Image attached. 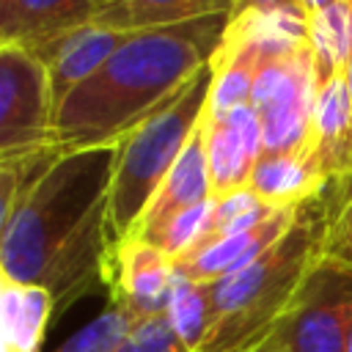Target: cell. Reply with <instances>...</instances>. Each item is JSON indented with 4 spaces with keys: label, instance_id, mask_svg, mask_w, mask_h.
Segmentation results:
<instances>
[{
    "label": "cell",
    "instance_id": "obj_1",
    "mask_svg": "<svg viewBox=\"0 0 352 352\" xmlns=\"http://www.w3.org/2000/svg\"><path fill=\"white\" fill-rule=\"evenodd\" d=\"M118 146L60 148L0 160V278L44 286L55 311L104 278L110 184Z\"/></svg>",
    "mask_w": 352,
    "mask_h": 352
},
{
    "label": "cell",
    "instance_id": "obj_2",
    "mask_svg": "<svg viewBox=\"0 0 352 352\" xmlns=\"http://www.w3.org/2000/svg\"><path fill=\"white\" fill-rule=\"evenodd\" d=\"M226 25L228 14H212L126 33L104 66L58 104L52 143L60 148L121 143L212 63Z\"/></svg>",
    "mask_w": 352,
    "mask_h": 352
},
{
    "label": "cell",
    "instance_id": "obj_3",
    "mask_svg": "<svg viewBox=\"0 0 352 352\" xmlns=\"http://www.w3.org/2000/svg\"><path fill=\"white\" fill-rule=\"evenodd\" d=\"M305 204L294 226L253 264L209 283L214 322L201 352H245L272 336L294 292L322 253L330 217Z\"/></svg>",
    "mask_w": 352,
    "mask_h": 352
},
{
    "label": "cell",
    "instance_id": "obj_4",
    "mask_svg": "<svg viewBox=\"0 0 352 352\" xmlns=\"http://www.w3.org/2000/svg\"><path fill=\"white\" fill-rule=\"evenodd\" d=\"M212 77L214 72L209 63L121 140L107 206L113 245L132 234L151 195L165 182L192 132L198 129L206 113Z\"/></svg>",
    "mask_w": 352,
    "mask_h": 352
},
{
    "label": "cell",
    "instance_id": "obj_5",
    "mask_svg": "<svg viewBox=\"0 0 352 352\" xmlns=\"http://www.w3.org/2000/svg\"><path fill=\"white\" fill-rule=\"evenodd\" d=\"M352 308V264L319 253L294 292L272 338L286 352H344Z\"/></svg>",
    "mask_w": 352,
    "mask_h": 352
},
{
    "label": "cell",
    "instance_id": "obj_6",
    "mask_svg": "<svg viewBox=\"0 0 352 352\" xmlns=\"http://www.w3.org/2000/svg\"><path fill=\"white\" fill-rule=\"evenodd\" d=\"M55 104L47 66L16 44H0V160L52 146Z\"/></svg>",
    "mask_w": 352,
    "mask_h": 352
},
{
    "label": "cell",
    "instance_id": "obj_7",
    "mask_svg": "<svg viewBox=\"0 0 352 352\" xmlns=\"http://www.w3.org/2000/svg\"><path fill=\"white\" fill-rule=\"evenodd\" d=\"M173 275L170 256L146 239L126 236L110 248L102 286L110 294V305L121 308L138 324L168 311Z\"/></svg>",
    "mask_w": 352,
    "mask_h": 352
},
{
    "label": "cell",
    "instance_id": "obj_8",
    "mask_svg": "<svg viewBox=\"0 0 352 352\" xmlns=\"http://www.w3.org/2000/svg\"><path fill=\"white\" fill-rule=\"evenodd\" d=\"M204 129L212 198L248 187L250 173L264 151L258 110L253 104H242L217 121H209L204 116Z\"/></svg>",
    "mask_w": 352,
    "mask_h": 352
},
{
    "label": "cell",
    "instance_id": "obj_9",
    "mask_svg": "<svg viewBox=\"0 0 352 352\" xmlns=\"http://www.w3.org/2000/svg\"><path fill=\"white\" fill-rule=\"evenodd\" d=\"M300 209H275L256 228L214 239V242H209V245L176 258L173 270L182 272L190 280H198V283H214L220 278H228V275L245 270L248 264H253L261 253H267L294 226Z\"/></svg>",
    "mask_w": 352,
    "mask_h": 352
},
{
    "label": "cell",
    "instance_id": "obj_10",
    "mask_svg": "<svg viewBox=\"0 0 352 352\" xmlns=\"http://www.w3.org/2000/svg\"><path fill=\"white\" fill-rule=\"evenodd\" d=\"M94 16V0H14L0 11V44H16L41 58Z\"/></svg>",
    "mask_w": 352,
    "mask_h": 352
},
{
    "label": "cell",
    "instance_id": "obj_11",
    "mask_svg": "<svg viewBox=\"0 0 352 352\" xmlns=\"http://www.w3.org/2000/svg\"><path fill=\"white\" fill-rule=\"evenodd\" d=\"M206 201H212V182H209V165H206V129H204V118H201L190 143L179 154L176 165L165 176V182L151 195L146 212L140 214V220L129 236H148L170 217L182 214L192 206H201Z\"/></svg>",
    "mask_w": 352,
    "mask_h": 352
},
{
    "label": "cell",
    "instance_id": "obj_12",
    "mask_svg": "<svg viewBox=\"0 0 352 352\" xmlns=\"http://www.w3.org/2000/svg\"><path fill=\"white\" fill-rule=\"evenodd\" d=\"M248 187L275 209H300L322 198L330 179L322 173L305 140V146L292 151H261Z\"/></svg>",
    "mask_w": 352,
    "mask_h": 352
},
{
    "label": "cell",
    "instance_id": "obj_13",
    "mask_svg": "<svg viewBox=\"0 0 352 352\" xmlns=\"http://www.w3.org/2000/svg\"><path fill=\"white\" fill-rule=\"evenodd\" d=\"M308 148L330 182L352 176V96L346 72L319 88Z\"/></svg>",
    "mask_w": 352,
    "mask_h": 352
},
{
    "label": "cell",
    "instance_id": "obj_14",
    "mask_svg": "<svg viewBox=\"0 0 352 352\" xmlns=\"http://www.w3.org/2000/svg\"><path fill=\"white\" fill-rule=\"evenodd\" d=\"M124 38H126V33L91 22V25L74 30L72 36H66L63 41H58L52 50H47L38 58L47 66L55 110L80 82H85L104 66V60L121 47Z\"/></svg>",
    "mask_w": 352,
    "mask_h": 352
},
{
    "label": "cell",
    "instance_id": "obj_15",
    "mask_svg": "<svg viewBox=\"0 0 352 352\" xmlns=\"http://www.w3.org/2000/svg\"><path fill=\"white\" fill-rule=\"evenodd\" d=\"M94 25L121 33L168 28L231 11V0H94Z\"/></svg>",
    "mask_w": 352,
    "mask_h": 352
},
{
    "label": "cell",
    "instance_id": "obj_16",
    "mask_svg": "<svg viewBox=\"0 0 352 352\" xmlns=\"http://www.w3.org/2000/svg\"><path fill=\"white\" fill-rule=\"evenodd\" d=\"M223 41L253 44L270 60L300 52L308 47V11L300 3L267 11H242L228 16Z\"/></svg>",
    "mask_w": 352,
    "mask_h": 352
},
{
    "label": "cell",
    "instance_id": "obj_17",
    "mask_svg": "<svg viewBox=\"0 0 352 352\" xmlns=\"http://www.w3.org/2000/svg\"><path fill=\"white\" fill-rule=\"evenodd\" d=\"M55 300L44 286L0 278V327L3 352H41Z\"/></svg>",
    "mask_w": 352,
    "mask_h": 352
},
{
    "label": "cell",
    "instance_id": "obj_18",
    "mask_svg": "<svg viewBox=\"0 0 352 352\" xmlns=\"http://www.w3.org/2000/svg\"><path fill=\"white\" fill-rule=\"evenodd\" d=\"M308 44L319 88L346 72L352 60V0H341L324 11L308 14Z\"/></svg>",
    "mask_w": 352,
    "mask_h": 352
},
{
    "label": "cell",
    "instance_id": "obj_19",
    "mask_svg": "<svg viewBox=\"0 0 352 352\" xmlns=\"http://www.w3.org/2000/svg\"><path fill=\"white\" fill-rule=\"evenodd\" d=\"M165 319L184 352H201V346L212 330V322H214L209 283H198V280H190L182 272H176Z\"/></svg>",
    "mask_w": 352,
    "mask_h": 352
},
{
    "label": "cell",
    "instance_id": "obj_20",
    "mask_svg": "<svg viewBox=\"0 0 352 352\" xmlns=\"http://www.w3.org/2000/svg\"><path fill=\"white\" fill-rule=\"evenodd\" d=\"M129 330H132V319L121 308L107 305L96 319L82 324L52 352H116L129 336Z\"/></svg>",
    "mask_w": 352,
    "mask_h": 352
},
{
    "label": "cell",
    "instance_id": "obj_21",
    "mask_svg": "<svg viewBox=\"0 0 352 352\" xmlns=\"http://www.w3.org/2000/svg\"><path fill=\"white\" fill-rule=\"evenodd\" d=\"M116 352H184L165 319L162 316H151L143 319L138 324H132L129 336L124 338V344Z\"/></svg>",
    "mask_w": 352,
    "mask_h": 352
},
{
    "label": "cell",
    "instance_id": "obj_22",
    "mask_svg": "<svg viewBox=\"0 0 352 352\" xmlns=\"http://www.w3.org/2000/svg\"><path fill=\"white\" fill-rule=\"evenodd\" d=\"M322 253L352 264V204L349 201L330 217L322 239Z\"/></svg>",
    "mask_w": 352,
    "mask_h": 352
},
{
    "label": "cell",
    "instance_id": "obj_23",
    "mask_svg": "<svg viewBox=\"0 0 352 352\" xmlns=\"http://www.w3.org/2000/svg\"><path fill=\"white\" fill-rule=\"evenodd\" d=\"M300 0H231V11L228 16H236L242 11H267V8H280V6H292Z\"/></svg>",
    "mask_w": 352,
    "mask_h": 352
},
{
    "label": "cell",
    "instance_id": "obj_24",
    "mask_svg": "<svg viewBox=\"0 0 352 352\" xmlns=\"http://www.w3.org/2000/svg\"><path fill=\"white\" fill-rule=\"evenodd\" d=\"M336 3H341V0H300V6L308 11V14H316V11H324V8H330V6H336Z\"/></svg>",
    "mask_w": 352,
    "mask_h": 352
},
{
    "label": "cell",
    "instance_id": "obj_25",
    "mask_svg": "<svg viewBox=\"0 0 352 352\" xmlns=\"http://www.w3.org/2000/svg\"><path fill=\"white\" fill-rule=\"evenodd\" d=\"M245 352H286V349L270 336V338H264L261 344H256V346H250V349H245Z\"/></svg>",
    "mask_w": 352,
    "mask_h": 352
},
{
    "label": "cell",
    "instance_id": "obj_26",
    "mask_svg": "<svg viewBox=\"0 0 352 352\" xmlns=\"http://www.w3.org/2000/svg\"><path fill=\"white\" fill-rule=\"evenodd\" d=\"M344 352H352V308L346 314V330H344Z\"/></svg>",
    "mask_w": 352,
    "mask_h": 352
},
{
    "label": "cell",
    "instance_id": "obj_27",
    "mask_svg": "<svg viewBox=\"0 0 352 352\" xmlns=\"http://www.w3.org/2000/svg\"><path fill=\"white\" fill-rule=\"evenodd\" d=\"M11 3H14V0H0V11H6V8L11 6Z\"/></svg>",
    "mask_w": 352,
    "mask_h": 352
},
{
    "label": "cell",
    "instance_id": "obj_28",
    "mask_svg": "<svg viewBox=\"0 0 352 352\" xmlns=\"http://www.w3.org/2000/svg\"><path fill=\"white\" fill-rule=\"evenodd\" d=\"M346 201H349V204H352V192H349V198H346Z\"/></svg>",
    "mask_w": 352,
    "mask_h": 352
}]
</instances>
